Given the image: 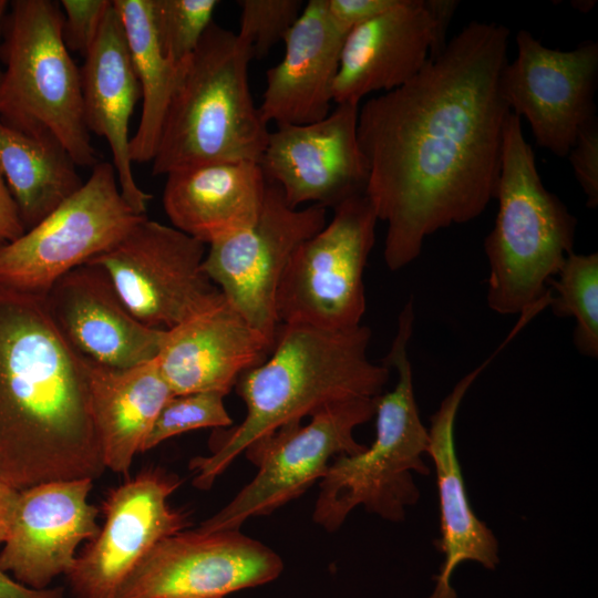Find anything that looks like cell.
Instances as JSON below:
<instances>
[{
  "label": "cell",
  "instance_id": "3",
  "mask_svg": "<svg viewBox=\"0 0 598 598\" xmlns=\"http://www.w3.org/2000/svg\"><path fill=\"white\" fill-rule=\"evenodd\" d=\"M371 336L362 323L347 329L280 324L270 357L235 385L245 419L220 435L210 455L190 461L194 485L209 488L240 453L285 425L337 402L382 394L390 368L370 360Z\"/></svg>",
  "mask_w": 598,
  "mask_h": 598
},
{
  "label": "cell",
  "instance_id": "33",
  "mask_svg": "<svg viewBox=\"0 0 598 598\" xmlns=\"http://www.w3.org/2000/svg\"><path fill=\"white\" fill-rule=\"evenodd\" d=\"M575 177L585 193L586 205H598V118L587 123L568 152Z\"/></svg>",
  "mask_w": 598,
  "mask_h": 598
},
{
  "label": "cell",
  "instance_id": "10",
  "mask_svg": "<svg viewBox=\"0 0 598 598\" xmlns=\"http://www.w3.org/2000/svg\"><path fill=\"white\" fill-rule=\"evenodd\" d=\"M377 398H358L330 404L250 445L245 453L258 473L225 507L203 522L208 533L238 529L248 518L271 513L302 495L321 480L330 463L367 446L355 441V427L375 414Z\"/></svg>",
  "mask_w": 598,
  "mask_h": 598
},
{
  "label": "cell",
  "instance_id": "16",
  "mask_svg": "<svg viewBox=\"0 0 598 598\" xmlns=\"http://www.w3.org/2000/svg\"><path fill=\"white\" fill-rule=\"evenodd\" d=\"M359 105L336 104L322 120L278 125L259 162L267 183L291 207H336L364 194L369 172L358 141Z\"/></svg>",
  "mask_w": 598,
  "mask_h": 598
},
{
  "label": "cell",
  "instance_id": "30",
  "mask_svg": "<svg viewBox=\"0 0 598 598\" xmlns=\"http://www.w3.org/2000/svg\"><path fill=\"white\" fill-rule=\"evenodd\" d=\"M224 396L214 391L171 396L156 416L142 452L192 430L230 426L233 420L224 405Z\"/></svg>",
  "mask_w": 598,
  "mask_h": 598
},
{
  "label": "cell",
  "instance_id": "32",
  "mask_svg": "<svg viewBox=\"0 0 598 598\" xmlns=\"http://www.w3.org/2000/svg\"><path fill=\"white\" fill-rule=\"evenodd\" d=\"M62 39L70 51L86 55L94 44L104 17L112 6L110 0H62Z\"/></svg>",
  "mask_w": 598,
  "mask_h": 598
},
{
  "label": "cell",
  "instance_id": "29",
  "mask_svg": "<svg viewBox=\"0 0 598 598\" xmlns=\"http://www.w3.org/2000/svg\"><path fill=\"white\" fill-rule=\"evenodd\" d=\"M217 0H153V18L164 55L176 64L186 61L213 22Z\"/></svg>",
  "mask_w": 598,
  "mask_h": 598
},
{
  "label": "cell",
  "instance_id": "34",
  "mask_svg": "<svg viewBox=\"0 0 598 598\" xmlns=\"http://www.w3.org/2000/svg\"><path fill=\"white\" fill-rule=\"evenodd\" d=\"M401 0H326L329 14L334 22L349 32L399 4Z\"/></svg>",
  "mask_w": 598,
  "mask_h": 598
},
{
  "label": "cell",
  "instance_id": "1",
  "mask_svg": "<svg viewBox=\"0 0 598 598\" xmlns=\"http://www.w3.org/2000/svg\"><path fill=\"white\" fill-rule=\"evenodd\" d=\"M511 31L472 21L402 86L359 106L364 195L386 224L383 257L399 270L425 238L478 217L495 198L505 124L501 89Z\"/></svg>",
  "mask_w": 598,
  "mask_h": 598
},
{
  "label": "cell",
  "instance_id": "6",
  "mask_svg": "<svg viewBox=\"0 0 598 598\" xmlns=\"http://www.w3.org/2000/svg\"><path fill=\"white\" fill-rule=\"evenodd\" d=\"M410 299L398 318V329L382 362L398 374L394 388L377 396L375 439L370 447L337 456L320 481L313 519L336 532L358 506L390 522H402L405 508L420 498L412 472L429 475L423 462L429 432L423 425L413 390L408 347L414 322Z\"/></svg>",
  "mask_w": 598,
  "mask_h": 598
},
{
  "label": "cell",
  "instance_id": "8",
  "mask_svg": "<svg viewBox=\"0 0 598 598\" xmlns=\"http://www.w3.org/2000/svg\"><path fill=\"white\" fill-rule=\"evenodd\" d=\"M332 218L293 252L277 293L280 324L347 329L365 312L364 268L378 221L364 195L336 207Z\"/></svg>",
  "mask_w": 598,
  "mask_h": 598
},
{
  "label": "cell",
  "instance_id": "39",
  "mask_svg": "<svg viewBox=\"0 0 598 598\" xmlns=\"http://www.w3.org/2000/svg\"><path fill=\"white\" fill-rule=\"evenodd\" d=\"M8 9H9V2L6 0H0V83L3 75V69L1 68V47H2V38H3V27H4Z\"/></svg>",
  "mask_w": 598,
  "mask_h": 598
},
{
  "label": "cell",
  "instance_id": "14",
  "mask_svg": "<svg viewBox=\"0 0 598 598\" xmlns=\"http://www.w3.org/2000/svg\"><path fill=\"white\" fill-rule=\"evenodd\" d=\"M179 485L176 475L147 468L111 489L103 527L65 575L76 598H116L157 543L189 526V514L168 503Z\"/></svg>",
  "mask_w": 598,
  "mask_h": 598
},
{
  "label": "cell",
  "instance_id": "18",
  "mask_svg": "<svg viewBox=\"0 0 598 598\" xmlns=\"http://www.w3.org/2000/svg\"><path fill=\"white\" fill-rule=\"evenodd\" d=\"M44 299L65 340L92 362L125 369L154 360L159 352L166 330L137 320L105 271L94 264L63 275Z\"/></svg>",
  "mask_w": 598,
  "mask_h": 598
},
{
  "label": "cell",
  "instance_id": "19",
  "mask_svg": "<svg viewBox=\"0 0 598 598\" xmlns=\"http://www.w3.org/2000/svg\"><path fill=\"white\" fill-rule=\"evenodd\" d=\"M274 342L225 298L166 330L156 361L173 395H227L246 371L261 363Z\"/></svg>",
  "mask_w": 598,
  "mask_h": 598
},
{
  "label": "cell",
  "instance_id": "2",
  "mask_svg": "<svg viewBox=\"0 0 598 598\" xmlns=\"http://www.w3.org/2000/svg\"><path fill=\"white\" fill-rule=\"evenodd\" d=\"M104 470L85 358L44 295L0 285V480L22 491Z\"/></svg>",
  "mask_w": 598,
  "mask_h": 598
},
{
  "label": "cell",
  "instance_id": "31",
  "mask_svg": "<svg viewBox=\"0 0 598 598\" xmlns=\"http://www.w3.org/2000/svg\"><path fill=\"white\" fill-rule=\"evenodd\" d=\"M240 24L237 34L251 48L252 56L265 58L271 48L283 41L299 18L300 0H238Z\"/></svg>",
  "mask_w": 598,
  "mask_h": 598
},
{
  "label": "cell",
  "instance_id": "4",
  "mask_svg": "<svg viewBox=\"0 0 598 598\" xmlns=\"http://www.w3.org/2000/svg\"><path fill=\"white\" fill-rule=\"evenodd\" d=\"M251 59L237 32L210 23L182 63L152 161L154 175L212 163L259 164L270 131L251 96Z\"/></svg>",
  "mask_w": 598,
  "mask_h": 598
},
{
  "label": "cell",
  "instance_id": "12",
  "mask_svg": "<svg viewBox=\"0 0 598 598\" xmlns=\"http://www.w3.org/2000/svg\"><path fill=\"white\" fill-rule=\"evenodd\" d=\"M327 208L287 204L267 183L261 210L248 228L208 245L203 268L223 296L275 343L277 293L296 249L327 224Z\"/></svg>",
  "mask_w": 598,
  "mask_h": 598
},
{
  "label": "cell",
  "instance_id": "37",
  "mask_svg": "<svg viewBox=\"0 0 598 598\" xmlns=\"http://www.w3.org/2000/svg\"><path fill=\"white\" fill-rule=\"evenodd\" d=\"M0 598H63L62 588L33 589L0 569Z\"/></svg>",
  "mask_w": 598,
  "mask_h": 598
},
{
  "label": "cell",
  "instance_id": "15",
  "mask_svg": "<svg viewBox=\"0 0 598 598\" xmlns=\"http://www.w3.org/2000/svg\"><path fill=\"white\" fill-rule=\"evenodd\" d=\"M279 555L238 529L179 532L157 543L116 598H223L276 579Z\"/></svg>",
  "mask_w": 598,
  "mask_h": 598
},
{
  "label": "cell",
  "instance_id": "26",
  "mask_svg": "<svg viewBox=\"0 0 598 598\" xmlns=\"http://www.w3.org/2000/svg\"><path fill=\"white\" fill-rule=\"evenodd\" d=\"M76 164L52 136H31L0 121V168L27 230L83 185Z\"/></svg>",
  "mask_w": 598,
  "mask_h": 598
},
{
  "label": "cell",
  "instance_id": "17",
  "mask_svg": "<svg viewBox=\"0 0 598 598\" xmlns=\"http://www.w3.org/2000/svg\"><path fill=\"white\" fill-rule=\"evenodd\" d=\"M92 486L91 478H73L19 491L0 569L33 589H47L56 576L66 575L79 545L100 530L99 511L87 499Z\"/></svg>",
  "mask_w": 598,
  "mask_h": 598
},
{
  "label": "cell",
  "instance_id": "11",
  "mask_svg": "<svg viewBox=\"0 0 598 598\" xmlns=\"http://www.w3.org/2000/svg\"><path fill=\"white\" fill-rule=\"evenodd\" d=\"M206 246L173 226L144 217L87 262L105 271L137 320L169 330L224 297L203 268Z\"/></svg>",
  "mask_w": 598,
  "mask_h": 598
},
{
  "label": "cell",
  "instance_id": "38",
  "mask_svg": "<svg viewBox=\"0 0 598 598\" xmlns=\"http://www.w3.org/2000/svg\"><path fill=\"white\" fill-rule=\"evenodd\" d=\"M18 498L19 491L0 480V544L9 534Z\"/></svg>",
  "mask_w": 598,
  "mask_h": 598
},
{
  "label": "cell",
  "instance_id": "7",
  "mask_svg": "<svg viewBox=\"0 0 598 598\" xmlns=\"http://www.w3.org/2000/svg\"><path fill=\"white\" fill-rule=\"evenodd\" d=\"M63 12L51 0H14L1 47L0 121L31 136H52L76 166L99 163L83 114L81 72L62 39Z\"/></svg>",
  "mask_w": 598,
  "mask_h": 598
},
{
  "label": "cell",
  "instance_id": "36",
  "mask_svg": "<svg viewBox=\"0 0 598 598\" xmlns=\"http://www.w3.org/2000/svg\"><path fill=\"white\" fill-rule=\"evenodd\" d=\"M434 28V45L430 59L436 58L445 48L446 33L451 19L458 6L455 0H424Z\"/></svg>",
  "mask_w": 598,
  "mask_h": 598
},
{
  "label": "cell",
  "instance_id": "13",
  "mask_svg": "<svg viewBox=\"0 0 598 598\" xmlns=\"http://www.w3.org/2000/svg\"><path fill=\"white\" fill-rule=\"evenodd\" d=\"M516 45L517 56L501 76L503 97L528 122L538 146L566 157L580 130L597 117L598 43L561 51L519 30Z\"/></svg>",
  "mask_w": 598,
  "mask_h": 598
},
{
  "label": "cell",
  "instance_id": "25",
  "mask_svg": "<svg viewBox=\"0 0 598 598\" xmlns=\"http://www.w3.org/2000/svg\"><path fill=\"white\" fill-rule=\"evenodd\" d=\"M91 406L105 468L126 475L164 404L173 396L156 358L125 369L87 359Z\"/></svg>",
  "mask_w": 598,
  "mask_h": 598
},
{
  "label": "cell",
  "instance_id": "35",
  "mask_svg": "<svg viewBox=\"0 0 598 598\" xmlns=\"http://www.w3.org/2000/svg\"><path fill=\"white\" fill-rule=\"evenodd\" d=\"M24 233L17 205L0 168V244L13 241Z\"/></svg>",
  "mask_w": 598,
  "mask_h": 598
},
{
  "label": "cell",
  "instance_id": "23",
  "mask_svg": "<svg viewBox=\"0 0 598 598\" xmlns=\"http://www.w3.org/2000/svg\"><path fill=\"white\" fill-rule=\"evenodd\" d=\"M84 58L80 72L86 127L106 140L123 197L137 213L145 215L152 196L134 178L128 136L131 117L142 92L113 1Z\"/></svg>",
  "mask_w": 598,
  "mask_h": 598
},
{
  "label": "cell",
  "instance_id": "28",
  "mask_svg": "<svg viewBox=\"0 0 598 598\" xmlns=\"http://www.w3.org/2000/svg\"><path fill=\"white\" fill-rule=\"evenodd\" d=\"M548 307L559 318H574L573 341L577 351L589 358L598 355V254L567 256L549 282Z\"/></svg>",
  "mask_w": 598,
  "mask_h": 598
},
{
  "label": "cell",
  "instance_id": "21",
  "mask_svg": "<svg viewBox=\"0 0 598 598\" xmlns=\"http://www.w3.org/2000/svg\"><path fill=\"white\" fill-rule=\"evenodd\" d=\"M434 28L424 0H401L346 35L333 86L334 104L359 105L374 92L395 90L427 63Z\"/></svg>",
  "mask_w": 598,
  "mask_h": 598
},
{
  "label": "cell",
  "instance_id": "9",
  "mask_svg": "<svg viewBox=\"0 0 598 598\" xmlns=\"http://www.w3.org/2000/svg\"><path fill=\"white\" fill-rule=\"evenodd\" d=\"M144 217L123 197L113 164L99 162L81 188L38 225L0 244V285L45 295L59 278L112 247Z\"/></svg>",
  "mask_w": 598,
  "mask_h": 598
},
{
  "label": "cell",
  "instance_id": "24",
  "mask_svg": "<svg viewBox=\"0 0 598 598\" xmlns=\"http://www.w3.org/2000/svg\"><path fill=\"white\" fill-rule=\"evenodd\" d=\"M164 210L176 229L209 245L251 226L267 182L259 164L212 163L166 175Z\"/></svg>",
  "mask_w": 598,
  "mask_h": 598
},
{
  "label": "cell",
  "instance_id": "5",
  "mask_svg": "<svg viewBox=\"0 0 598 598\" xmlns=\"http://www.w3.org/2000/svg\"><path fill=\"white\" fill-rule=\"evenodd\" d=\"M495 198L498 212L484 241L487 305L504 316L543 310L549 303V282L574 252L577 218L544 186L522 118L512 112Z\"/></svg>",
  "mask_w": 598,
  "mask_h": 598
},
{
  "label": "cell",
  "instance_id": "20",
  "mask_svg": "<svg viewBox=\"0 0 598 598\" xmlns=\"http://www.w3.org/2000/svg\"><path fill=\"white\" fill-rule=\"evenodd\" d=\"M347 33L329 14L326 0L303 6L282 41L283 58L266 73L258 107L267 124H308L330 113Z\"/></svg>",
  "mask_w": 598,
  "mask_h": 598
},
{
  "label": "cell",
  "instance_id": "22",
  "mask_svg": "<svg viewBox=\"0 0 598 598\" xmlns=\"http://www.w3.org/2000/svg\"><path fill=\"white\" fill-rule=\"evenodd\" d=\"M493 355L464 375L430 419L426 453L436 473L441 527L436 547L444 560L434 577L436 586L429 598H456L450 580L461 563L476 561L487 569H495L499 563L495 535L472 509L455 446V420L460 405Z\"/></svg>",
  "mask_w": 598,
  "mask_h": 598
},
{
  "label": "cell",
  "instance_id": "27",
  "mask_svg": "<svg viewBox=\"0 0 598 598\" xmlns=\"http://www.w3.org/2000/svg\"><path fill=\"white\" fill-rule=\"evenodd\" d=\"M121 19L132 64L141 86L142 113L130 140L132 163L152 162L181 64L167 59L159 45L153 18V0H112Z\"/></svg>",
  "mask_w": 598,
  "mask_h": 598
}]
</instances>
